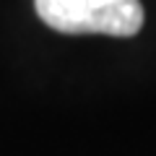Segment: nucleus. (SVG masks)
Masks as SVG:
<instances>
[{
    "label": "nucleus",
    "instance_id": "obj_1",
    "mask_svg": "<svg viewBox=\"0 0 156 156\" xmlns=\"http://www.w3.org/2000/svg\"><path fill=\"white\" fill-rule=\"evenodd\" d=\"M39 18L62 34L133 37L143 26L138 0H34Z\"/></svg>",
    "mask_w": 156,
    "mask_h": 156
}]
</instances>
